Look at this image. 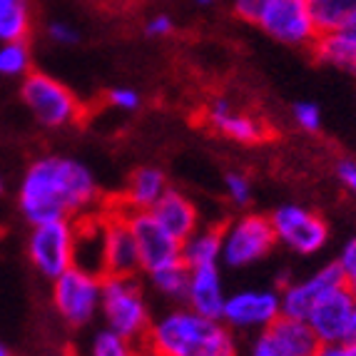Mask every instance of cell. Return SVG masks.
<instances>
[{
    "instance_id": "1",
    "label": "cell",
    "mask_w": 356,
    "mask_h": 356,
    "mask_svg": "<svg viewBox=\"0 0 356 356\" xmlns=\"http://www.w3.org/2000/svg\"><path fill=\"white\" fill-rule=\"evenodd\" d=\"M18 209L28 225L63 217L80 222L105 209V202L88 165L65 154H42L20 179Z\"/></svg>"
},
{
    "instance_id": "2",
    "label": "cell",
    "mask_w": 356,
    "mask_h": 356,
    "mask_svg": "<svg viewBox=\"0 0 356 356\" xmlns=\"http://www.w3.org/2000/svg\"><path fill=\"white\" fill-rule=\"evenodd\" d=\"M160 356H242L237 334L222 319H209L190 307H172L152 316L145 344Z\"/></svg>"
},
{
    "instance_id": "3",
    "label": "cell",
    "mask_w": 356,
    "mask_h": 356,
    "mask_svg": "<svg viewBox=\"0 0 356 356\" xmlns=\"http://www.w3.org/2000/svg\"><path fill=\"white\" fill-rule=\"evenodd\" d=\"M20 100L33 115L38 125L45 130H65L83 122V100L48 72L33 70L20 80Z\"/></svg>"
},
{
    "instance_id": "4",
    "label": "cell",
    "mask_w": 356,
    "mask_h": 356,
    "mask_svg": "<svg viewBox=\"0 0 356 356\" xmlns=\"http://www.w3.org/2000/svg\"><path fill=\"white\" fill-rule=\"evenodd\" d=\"M100 316L107 329L122 334L137 346L145 344L149 324H152V312H149L147 294L137 277H105L102 280Z\"/></svg>"
},
{
    "instance_id": "5",
    "label": "cell",
    "mask_w": 356,
    "mask_h": 356,
    "mask_svg": "<svg viewBox=\"0 0 356 356\" xmlns=\"http://www.w3.org/2000/svg\"><path fill=\"white\" fill-rule=\"evenodd\" d=\"M102 274L88 267H70L50 282V299L58 316L70 329H83L95 321L102 302Z\"/></svg>"
},
{
    "instance_id": "6",
    "label": "cell",
    "mask_w": 356,
    "mask_h": 356,
    "mask_svg": "<svg viewBox=\"0 0 356 356\" xmlns=\"http://www.w3.org/2000/svg\"><path fill=\"white\" fill-rule=\"evenodd\" d=\"M28 259L42 280H58L60 274L75 267L77 259V222L75 220H48L30 225Z\"/></svg>"
},
{
    "instance_id": "7",
    "label": "cell",
    "mask_w": 356,
    "mask_h": 356,
    "mask_svg": "<svg viewBox=\"0 0 356 356\" xmlns=\"http://www.w3.org/2000/svg\"><path fill=\"white\" fill-rule=\"evenodd\" d=\"M277 247L269 214L244 212L222 225V257L225 267L244 269L261 261Z\"/></svg>"
},
{
    "instance_id": "8",
    "label": "cell",
    "mask_w": 356,
    "mask_h": 356,
    "mask_svg": "<svg viewBox=\"0 0 356 356\" xmlns=\"http://www.w3.org/2000/svg\"><path fill=\"white\" fill-rule=\"evenodd\" d=\"M97 237H100V272L102 277H137L140 254L127 225L125 212L118 204H105L97 212Z\"/></svg>"
},
{
    "instance_id": "9",
    "label": "cell",
    "mask_w": 356,
    "mask_h": 356,
    "mask_svg": "<svg viewBox=\"0 0 356 356\" xmlns=\"http://www.w3.org/2000/svg\"><path fill=\"white\" fill-rule=\"evenodd\" d=\"M277 244L286 247L294 254L312 257L319 254L329 242V225L314 209L304 204H282L269 214Z\"/></svg>"
},
{
    "instance_id": "10",
    "label": "cell",
    "mask_w": 356,
    "mask_h": 356,
    "mask_svg": "<svg viewBox=\"0 0 356 356\" xmlns=\"http://www.w3.org/2000/svg\"><path fill=\"white\" fill-rule=\"evenodd\" d=\"M319 346L307 321L282 314L269 327L250 334L242 356H316Z\"/></svg>"
},
{
    "instance_id": "11",
    "label": "cell",
    "mask_w": 356,
    "mask_h": 356,
    "mask_svg": "<svg viewBox=\"0 0 356 356\" xmlns=\"http://www.w3.org/2000/svg\"><path fill=\"white\" fill-rule=\"evenodd\" d=\"M254 25L264 35L289 48H312L319 35L307 0H267Z\"/></svg>"
},
{
    "instance_id": "12",
    "label": "cell",
    "mask_w": 356,
    "mask_h": 356,
    "mask_svg": "<svg viewBox=\"0 0 356 356\" xmlns=\"http://www.w3.org/2000/svg\"><path fill=\"white\" fill-rule=\"evenodd\" d=\"M122 212H125L127 225H130L137 244L140 272L149 277V274L160 272L170 264L182 261V242L154 220L152 212H127V209H122Z\"/></svg>"
},
{
    "instance_id": "13",
    "label": "cell",
    "mask_w": 356,
    "mask_h": 356,
    "mask_svg": "<svg viewBox=\"0 0 356 356\" xmlns=\"http://www.w3.org/2000/svg\"><path fill=\"white\" fill-rule=\"evenodd\" d=\"M282 316V302L277 289H239L227 294L222 321L232 332L254 334Z\"/></svg>"
},
{
    "instance_id": "14",
    "label": "cell",
    "mask_w": 356,
    "mask_h": 356,
    "mask_svg": "<svg viewBox=\"0 0 356 356\" xmlns=\"http://www.w3.org/2000/svg\"><path fill=\"white\" fill-rule=\"evenodd\" d=\"M304 321L314 332V337L319 339V344H334V341L354 339L356 294L346 289L344 284L337 286L309 312Z\"/></svg>"
},
{
    "instance_id": "15",
    "label": "cell",
    "mask_w": 356,
    "mask_h": 356,
    "mask_svg": "<svg viewBox=\"0 0 356 356\" xmlns=\"http://www.w3.org/2000/svg\"><path fill=\"white\" fill-rule=\"evenodd\" d=\"M344 284L341 272H339L337 261H329L324 267L314 269L307 277L299 280H286L280 286V302H282V314L291 316V319H307L309 312L327 297L329 291Z\"/></svg>"
},
{
    "instance_id": "16",
    "label": "cell",
    "mask_w": 356,
    "mask_h": 356,
    "mask_svg": "<svg viewBox=\"0 0 356 356\" xmlns=\"http://www.w3.org/2000/svg\"><path fill=\"white\" fill-rule=\"evenodd\" d=\"M202 122L212 132L239 145H259L272 137L267 120H261L254 113H247V110H239L227 97H214L204 105Z\"/></svg>"
},
{
    "instance_id": "17",
    "label": "cell",
    "mask_w": 356,
    "mask_h": 356,
    "mask_svg": "<svg viewBox=\"0 0 356 356\" xmlns=\"http://www.w3.org/2000/svg\"><path fill=\"white\" fill-rule=\"evenodd\" d=\"M184 307L209 319H222V309L227 302L225 282H222L220 264H207V267L190 269V282L184 291Z\"/></svg>"
},
{
    "instance_id": "18",
    "label": "cell",
    "mask_w": 356,
    "mask_h": 356,
    "mask_svg": "<svg viewBox=\"0 0 356 356\" xmlns=\"http://www.w3.org/2000/svg\"><path fill=\"white\" fill-rule=\"evenodd\" d=\"M167 190H170L167 175L160 167L145 165L137 167L130 175L120 200H115L113 204H118L120 209H127V212H149Z\"/></svg>"
},
{
    "instance_id": "19",
    "label": "cell",
    "mask_w": 356,
    "mask_h": 356,
    "mask_svg": "<svg viewBox=\"0 0 356 356\" xmlns=\"http://www.w3.org/2000/svg\"><path fill=\"white\" fill-rule=\"evenodd\" d=\"M149 212L179 242H184V239L190 237L197 227H202L200 225V209H197V204L184 192L172 190V187L160 197V202L154 204Z\"/></svg>"
},
{
    "instance_id": "20",
    "label": "cell",
    "mask_w": 356,
    "mask_h": 356,
    "mask_svg": "<svg viewBox=\"0 0 356 356\" xmlns=\"http://www.w3.org/2000/svg\"><path fill=\"white\" fill-rule=\"evenodd\" d=\"M309 50H312V58L319 65L334 67V70H341L346 75L356 77V42L351 40L346 30L316 35Z\"/></svg>"
},
{
    "instance_id": "21",
    "label": "cell",
    "mask_w": 356,
    "mask_h": 356,
    "mask_svg": "<svg viewBox=\"0 0 356 356\" xmlns=\"http://www.w3.org/2000/svg\"><path fill=\"white\" fill-rule=\"evenodd\" d=\"M222 257V227H197L182 242V261L190 269L220 264Z\"/></svg>"
},
{
    "instance_id": "22",
    "label": "cell",
    "mask_w": 356,
    "mask_h": 356,
    "mask_svg": "<svg viewBox=\"0 0 356 356\" xmlns=\"http://www.w3.org/2000/svg\"><path fill=\"white\" fill-rule=\"evenodd\" d=\"M35 0H0V42L30 40L35 13Z\"/></svg>"
},
{
    "instance_id": "23",
    "label": "cell",
    "mask_w": 356,
    "mask_h": 356,
    "mask_svg": "<svg viewBox=\"0 0 356 356\" xmlns=\"http://www.w3.org/2000/svg\"><path fill=\"white\" fill-rule=\"evenodd\" d=\"M319 35L346 30L356 20V0H307Z\"/></svg>"
},
{
    "instance_id": "24",
    "label": "cell",
    "mask_w": 356,
    "mask_h": 356,
    "mask_svg": "<svg viewBox=\"0 0 356 356\" xmlns=\"http://www.w3.org/2000/svg\"><path fill=\"white\" fill-rule=\"evenodd\" d=\"M28 72H33V53L28 40L0 42V77L23 80Z\"/></svg>"
},
{
    "instance_id": "25",
    "label": "cell",
    "mask_w": 356,
    "mask_h": 356,
    "mask_svg": "<svg viewBox=\"0 0 356 356\" xmlns=\"http://www.w3.org/2000/svg\"><path fill=\"white\" fill-rule=\"evenodd\" d=\"M187 282H190V267L184 261L170 264V267L160 269V272L149 274V284L160 291L162 297L182 302L184 291H187Z\"/></svg>"
},
{
    "instance_id": "26",
    "label": "cell",
    "mask_w": 356,
    "mask_h": 356,
    "mask_svg": "<svg viewBox=\"0 0 356 356\" xmlns=\"http://www.w3.org/2000/svg\"><path fill=\"white\" fill-rule=\"evenodd\" d=\"M140 346L130 339H125L122 334L113 332V329H97L90 339L88 356H135Z\"/></svg>"
},
{
    "instance_id": "27",
    "label": "cell",
    "mask_w": 356,
    "mask_h": 356,
    "mask_svg": "<svg viewBox=\"0 0 356 356\" xmlns=\"http://www.w3.org/2000/svg\"><path fill=\"white\" fill-rule=\"evenodd\" d=\"M291 122H294L299 130L314 135V132H319L321 125H324L321 107L316 105V102H309V100L294 102V105H291Z\"/></svg>"
},
{
    "instance_id": "28",
    "label": "cell",
    "mask_w": 356,
    "mask_h": 356,
    "mask_svg": "<svg viewBox=\"0 0 356 356\" xmlns=\"http://www.w3.org/2000/svg\"><path fill=\"white\" fill-rule=\"evenodd\" d=\"M225 195L234 207H247L252 202V179L244 172H227L225 175Z\"/></svg>"
},
{
    "instance_id": "29",
    "label": "cell",
    "mask_w": 356,
    "mask_h": 356,
    "mask_svg": "<svg viewBox=\"0 0 356 356\" xmlns=\"http://www.w3.org/2000/svg\"><path fill=\"white\" fill-rule=\"evenodd\" d=\"M337 267H339V272H341L344 286L356 294V237H351L349 242L341 247V252H339V257H337Z\"/></svg>"
},
{
    "instance_id": "30",
    "label": "cell",
    "mask_w": 356,
    "mask_h": 356,
    "mask_svg": "<svg viewBox=\"0 0 356 356\" xmlns=\"http://www.w3.org/2000/svg\"><path fill=\"white\" fill-rule=\"evenodd\" d=\"M107 105L120 113H135L143 107V95L132 88H113L107 90Z\"/></svg>"
},
{
    "instance_id": "31",
    "label": "cell",
    "mask_w": 356,
    "mask_h": 356,
    "mask_svg": "<svg viewBox=\"0 0 356 356\" xmlns=\"http://www.w3.org/2000/svg\"><path fill=\"white\" fill-rule=\"evenodd\" d=\"M45 35L50 38V42L65 45V48H72V45L80 42V30L72 23H67V20H50L48 28H45Z\"/></svg>"
},
{
    "instance_id": "32",
    "label": "cell",
    "mask_w": 356,
    "mask_h": 356,
    "mask_svg": "<svg viewBox=\"0 0 356 356\" xmlns=\"http://www.w3.org/2000/svg\"><path fill=\"white\" fill-rule=\"evenodd\" d=\"M175 33V20L167 15V13H157L145 23V35L147 38H170Z\"/></svg>"
},
{
    "instance_id": "33",
    "label": "cell",
    "mask_w": 356,
    "mask_h": 356,
    "mask_svg": "<svg viewBox=\"0 0 356 356\" xmlns=\"http://www.w3.org/2000/svg\"><path fill=\"white\" fill-rule=\"evenodd\" d=\"M264 3H267V0H234V3H232V10H234V15H237L239 20L254 25L257 18H259L261 8H264Z\"/></svg>"
},
{
    "instance_id": "34",
    "label": "cell",
    "mask_w": 356,
    "mask_h": 356,
    "mask_svg": "<svg viewBox=\"0 0 356 356\" xmlns=\"http://www.w3.org/2000/svg\"><path fill=\"white\" fill-rule=\"evenodd\" d=\"M316 356H356V339L334 341V344H321Z\"/></svg>"
},
{
    "instance_id": "35",
    "label": "cell",
    "mask_w": 356,
    "mask_h": 356,
    "mask_svg": "<svg viewBox=\"0 0 356 356\" xmlns=\"http://www.w3.org/2000/svg\"><path fill=\"white\" fill-rule=\"evenodd\" d=\"M337 177H339V182L344 184L346 190L351 192V195H356V160H344V162H339V167H337Z\"/></svg>"
},
{
    "instance_id": "36",
    "label": "cell",
    "mask_w": 356,
    "mask_h": 356,
    "mask_svg": "<svg viewBox=\"0 0 356 356\" xmlns=\"http://www.w3.org/2000/svg\"><path fill=\"white\" fill-rule=\"evenodd\" d=\"M135 356H160V354H157V351H152V349H147V346H140Z\"/></svg>"
},
{
    "instance_id": "37",
    "label": "cell",
    "mask_w": 356,
    "mask_h": 356,
    "mask_svg": "<svg viewBox=\"0 0 356 356\" xmlns=\"http://www.w3.org/2000/svg\"><path fill=\"white\" fill-rule=\"evenodd\" d=\"M195 6H200V8H209V6H214V0H192Z\"/></svg>"
},
{
    "instance_id": "38",
    "label": "cell",
    "mask_w": 356,
    "mask_h": 356,
    "mask_svg": "<svg viewBox=\"0 0 356 356\" xmlns=\"http://www.w3.org/2000/svg\"><path fill=\"white\" fill-rule=\"evenodd\" d=\"M346 33H349V38H351V40L356 42V20H354V23L349 25V28H346Z\"/></svg>"
},
{
    "instance_id": "39",
    "label": "cell",
    "mask_w": 356,
    "mask_h": 356,
    "mask_svg": "<svg viewBox=\"0 0 356 356\" xmlns=\"http://www.w3.org/2000/svg\"><path fill=\"white\" fill-rule=\"evenodd\" d=\"M0 356H13V354H10V349H8V346L3 344V341H0Z\"/></svg>"
},
{
    "instance_id": "40",
    "label": "cell",
    "mask_w": 356,
    "mask_h": 356,
    "mask_svg": "<svg viewBox=\"0 0 356 356\" xmlns=\"http://www.w3.org/2000/svg\"><path fill=\"white\" fill-rule=\"evenodd\" d=\"M3 192H6V177L0 175V197H3Z\"/></svg>"
},
{
    "instance_id": "41",
    "label": "cell",
    "mask_w": 356,
    "mask_h": 356,
    "mask_svg": "<svg viewBox=\"0 0 356 356\" xmlns=\"http://www.w3.org/2000/svg\"><path fill=\"white\" fill-rule=\"evenodd\" d=\"M354 339H356V321H354Z\"/></svg>"
}]
</instances>
